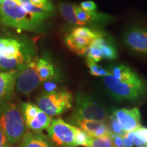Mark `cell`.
Masks as SVG:
<instances>
[{
	"label": "cell",
	"instance_id": "1",
	"mask_svg": "<svg viewBox=\"0 0 147 147\" xmlns=\"http://www.w3.org/2000/svg\"><path fill=\"white\" fill-rule=\"evenodd\" d=\"M46 20L27 12L15 0H2L0 3V22L5 26L39 32Z\"/></svg>",
	"mask_w": 147,
	"mask_h": 147
},
{
	"label": "cell",
	"instance_id": "2",
	"mask_svg": "<svg viewBox=\"0 0 147 147\" xmlns=\"http://www.w3.org/2000/svg\"><path fill=\"white\" fill-rule=\"evenodd\" d=\"M0 126L12 146L21 142L27 132L21 106L9 98L0 102Z\"/></svg>",
	"mask_w": 147,
	"mask_h": 147
},
{
	"label": "cell",
	"instance_id": "3",
	"mask_svg": "<svg viewBox=\"0 0 147 147\" xmlns=\"http://www.w3.org/2000/svg\"><path fill=\"white\" fill-rule=\"evenodd\" d=\"M104 83L110 94L121 101L138 100L147 93L146 82L140 75L128 80H117L108 73L104 77Z\"/></svg>",
	"mask_w": 147,
	"mask_h": 147
},
{
	"label": "cell",
	"instance_id": "4",
	"mask_svg": "<svg viewBox=\"0 0 147 147\" xmlns=\"http://www.w3.org/2000/svg\"><path fill=\"white\" fill-rule=\"evenodd\" d=\"M37 106L50 117L61 115L72 106L73 96L65 90L45 92L36 99Z\"/></svg>",
	"mask_w": 147,
	"mask_h": 147
},
{
	"label": "cell",
	"instance_id": "5",
	"mask_svg": "<svg viewBox=\"0 0 147 147\" xmlns=\"http://www.w3.org/2000/svg\"><path fill=\"white\" fill-rule=\"evenodd\" d=\"M108 117L106 110L88 95L81 93L77 95L71 121L84 119L106 122Z\"/></svg>",
	"mask_w": 147,
	"mask_h": 147
},
{
	"label": "cell",
	"instance_id": "6",
	"mask_svg": "<svg viewBox=\"0 0 147 147\" xmlns=\"http://www.w3.org/2000/svg\"><path fill=\"white\" fill-rule=\"evenodd\" d=\"M47 130L48 138L55 146L77 147L74 140V126L67 123L62 119L52 120Z\"/></svg>",
	"mask_w": 147,
	"mask_h": 147
},
{
	"label": "cell",
	"instance_id": "7",
	"mask_svg": "<svg viewBox=\"0 0 147 147\" xmlns=\"http://www.w3.org/2000/svg\"><path fill=\"white\" fill-rule=\"evenodd\" d=\"M37 60L32 59L20 69L15 87L19 93L29 95L42 83L36 67Z\"/></svg>",
	"mask_w": 147,
	"mask_h": 147
},
{
	"label": "cell",
	"instance_id": "8",
	"mask_svg": "<svg viewBox=\"0 0 147 147\" xmlns=\"http://www.w3.org/2000/svg\"><path fill=\"white\" fill-rule=\"evenodd\" d=\"M125 42L134 53L147 55V27H133L127 32Z\"/></svg>",
	"mask_w": 147,
	"mask_h": 147
},
{
	"label": "cell",
	"instance_id": "9",
	"mask_svg": "<svg viewBox=\"0 0 147 147\" xmlns=\"http://www.w3.org/2000/svg\"><path fill=\"white\" fill-rule=\"evenodd\" d=\"M113 114L122 128L127 132L134 131L141 126L140 113L138 108L131 109L121 108L115 110Z\"/></svg>",
	"mask_w": 147,
	"mask_h": 147
},
{
	"label": "cell",
	"instance_id": "10",
	"mask_svg": "<svg viewBox=\"0 0 147 147\" xmlns=\"http://www.w3.org/2000/svg\"><path fill=\"white\" fill-rule=\"evenodd\" d=\"M87 133L91 138H100L106 136H110V132L106 122L91 120H76L73 121Z\"/></svg>",
	"mask_w": 147,
	"mask_h": 147
},
{
	"label": "cell",
	"instance_id": "11",
	"mask_svg": "<svg viewBox=\"0 0 147 147\" xmlns=\"http://www.w3.org/2000/svg\"><path fill=\"white\" fill-rule=\"evenodd\" d=\"M20 69L0 72V102L9 98L13 93Z\"/></svg>",
	"mask_w": 147,
	"mask_h": 147
},
{
	"label": "cell",
	"instance_id": "12",
	"mask_svg": "<svg viewBox=\"0 0 147 147\" xmlns=\"http://www.w3.org/2000/svg\"><path fill=\"white\" fill-rule=\"evenodd\" d=\"M18 147H55L48 137L42 133L27 131Z\"/></svg>",
	"mask_w": 147,
	"mask_h": 147
},
{
	"label": "cell",
	"instance_id": "13",
	"mask_svg": "<svg viewBox=\"0 0 147 147\" xmlns=\"http://www.w3.org/2000/svg\"><path fill=\"white\" fill-rule=\"evenodd\" d=\"M93 42V40L73 36L71 34L67 35L65 39V43L67 47L73 53L79 55H85L87 49L92 45Z\"/></svg>",
	"mask_w": 147,
	"mask_h": 147
},
{
	"label": "cell",
	"instance_id": "14",
	"mask_svg": "<svg viewBox=\"0 0 147 147\" xmlns=\"http://www.w3.org/2000/svg\"><path fill=\"white\" fill-rule=\"evenodd\" d=\"M32 59L29 55H25L23 51L10 58L0 57V69L5 71L20 69Z\"/></svg>",
	"mask_w": 147,
	"mask_h": 147
},
{
	"label": "cell",
	"instance_id": "15",
	"mask_svg": "<svg viewBox=\"0 0 147 147\" xmlns=\"http://www.w3.org/2000/svg\"><path fill=\"white\" fill-rule=\"evenodd\" d=\"M74 11L77 19L78 20L81 25H85L87 24L95 23V22L105 21L110 18V16L105 14L99 13L97 12H86L76 5H75Z\"/></svg>",
	"mask_w": 147,
	"mask_h": 147
},
{
	"label": "cell",
	"instance_id": "16",
	"mask_svg": "<svg viewBox=\"0 0 147 147\" xmlns=\"http://www.w3.org/2000/svg\"><path fill=\"white\" fill-rule=\"evenodd\" d=\"M22 51V44L16 40L0 38V57L10 58Z\"/></svg>",
	"mask_w": 147,
	"mask_h": 147
},
{
	"label": "cell",
	"instance_id": "17",
	"mask_svg": "<svg viewBox=\"0 0 147 147\" xmlns=\"http://www.w3.org/2000/svg\"><path fill=\"white\" fill-rule=\"evenodd\" d=\"M52 120V117L40 110L36 117L25 125L27 128L31 130V131L41 133L43 130L47 129L50 126Z\"/></svg>",
	"mask_w": 147,
	"mask_h": 147
},
{
	"label": "cell",
	"instance_id": "18",
	"mask_svg": "<svg viewBox=\"0 0 147 147\" xmlns=\"http://www.w3.org/2000/svg\"><path fill=\"white\" fill-rule=\"evenodd\" d=\"M37 71L42 82L53 78L55 76L54 65L45 58L38 59L36 61Z\"/></svg>",
	"mask_w": 147,
	"mask_h": 147
},
{
	"label": "cell",
	"instance_id": "19",
	"mask_svg": "<svg viewBox=\"0 0 147 147\" xmlns=\"http://www.w3.org/2000/svg\"><path fill=\"white\" fill-rule=\"evenodd\" d=\"M74 8L75 5L71 3L62 1L59 3V10L62 17L65 21L71 25L82 26L81 24L77 19Z\"/></svg>",
	"mask_w": 147,
	"mask_h": 147
},
{
	"label": "cell",
	"instance_id": "20",
	"mask_svg": "<svg viewBox=\"0 0 147 147\" xmlns=\"http://www.w3.org/2000/svg\"><path fill=\"white\" fill-rule=\"evenodd\" d=\"M108 71L117 80H128L135 78L139 75L129 67L124 65L112 66L110 69H108Z\"/></svg>",
	"mask_w": 147,
	"mask_h": 147
},
{
	"label": "cell",
	"instance_id": "21",
	"mask_svg": "<svg viewBox=\"0 0 147 147\" xmlns=\"http://www.w3.org/2000/svg\"><path fill=\"white\" fill-rule=\"evenodd\" d=\"M21 108L25 124L34 119L40 110L38 106L26 102L22 103L21 104Z\"/></svg>",
	"mask_w": 147,
	"mask_h": 147
},
{
	"label": "cell",
	"instance_id": "22",
	"mask_svg": "<svg viewBox=\"0 0 147 147\" xmlns=\"http://www.w3.org/2000/svg\"><path fill=\"white\" fill-rule=\"evenodd\" d=\"M70 34H72L73 36L82 37V38H87V39H89L93 40V41H94L97 38H98L101 35L100 33L93 32V31L91 30L89 28L82 26L77 27L76 28H74L71 31Z\"/></svg>",
	"mask_w": 147,
	"mask_h": 147
},
{
	"label": "cell",
	"instance_id": "23",
	"mask_svg": "<svg viewBox=\"0 0 147 147\" xmlns=\"http://www.w3.org/2000/svg\"><path fill=\"white\" fill-rule=\"evenodd\" d=\"M106 124H107L108 127L109 129L110 134H116V135H119L123 137L127 133L122 128V127L119 124L117 119L116 118L115 116L113 114L111 116L108 117Z\"/></svg>",
	"mask_w": 147,
	"mask_h": 147
},
{
	"label": "cell",
	"instance_id": "24",
	"mask_svg": "<svg viewBox=\"0 0 147 147\" xmlns=\"http://www.w3.org/2000/svg\"><path fill=\"white\" fill-rule=\"evenodd\" d=\"M86 147H115L109 136L100 138H89Z\"/></svg>",
	"mask_w": 147,
	"mask_h": 147
},
{
	"label": "cell",
	"instance_id": "25",
	"mask_svg": "<svg viewBox=\"0 0 147 147\" xmlns=\"http://www.w3.org/2000/svg\"><path fill=\"white\" fill-rule=\"evenodd\" d=\"M89 136L80 127H74V140L77 146H87L89 142Z\"/></svg>",
	"mask_w": 147,
	"mask_h": 147
},
{
	"label": "cell",
	"instance_id": "26",
	"mask_svg": "<svg viewBox=\"0 0 147 147\" xmlns=\"http://www.w3.org/2000/svg\"><path fill=\"white\" fill-rule=\"evenodd\" d=\"M85 55L87 56V59L94 61L95 63L100 61L103 59L101 48L98 46L93 45V44H92L87 49Z\"/></svg>",
	"mask_w": 147,
	"mask_h": 147
},
{
	"label": "cell",
	"instance_id": "27",
	"mask_svg": "<svg viewBox=\"0 0 147 147\" xmlns=\"http://www.w3.org/2000/svg\"><path fill=\"white\" fill-rule=\"evenodd\" d=\"M87 66L89 69L90 74L94 76L105 77L108 74V70H106L102 66L97 65V63L92 61L91 60L87 59Z\"/></svg>",
	"mask_w": 147,
	"mask_h": 147
},
{
	"label": "cell",
	"instance_id": "28",
	"mask_svg": "<svg viewBox=\"0 0 147 147\" xmlns=\"http://www.w3.org/2000/svg\"><path fill=\"white\" fill-rule=\"evenodd\" d=\"M100 48L101 51H102L103 59L108 60H113L117 59V52L115 48L113 46L108 44V42L102 46Z\"/></svg>",
	"mask_w": 147,
	"mask_h": 147
},
{
	"label": "cell",
	"instance_id": "29",
	"mask_svg": "<svg viewBox=\"0 0 147 147\" xmlns=\"http://www.w3.org/2000/svg\"><path fill=\"white\" fill-rule=\"evenodd\" d=\"M29 1L35 6L44 9L53 14L54 13L55 7L51 0H29Z\"/></svg>",
	"mask_w": 147,
	"mask_h": 147
},
{
	"label": "cell",
	"instance_id": "30",
	"mask_svg": "<svg viewBox=\"0 0 147 147\" xmlns=\"http://www.w3.org/2000/svg\"><path fill=\"white\" fill-rule=\"evenodd\" d=\"M135 132L129 131L123 137V147H133Z\"/></svg>",
	"mask_w": 147,
	"mask_h": 147
},
{
	"label": "cell",
	"instance_id": "31",
	"mask_svg": "<svg viewBox=\"0 0 147 147\" xmlns=\"http://www.w3.org/2000/svg\"><path fill=\"white\" fill-rule=\"evenodd\" d=\"M79 7L81 9H82L83 10L89 12H96L97 9L96 3H95L94 1H82V2L80 3V6Z\"/></svg>",
	"mask_w": 147,
	"mask_h": 147
},
{
	"label": "cell",
	"instance_id": "32",
	"mask_svg": "<svg viewBox=\"0 0 147 147\" xmlns=\"http://www.w3.org/2000/svg\"><path fill=\"white\" fill-rule=\"evenodd\" d=\"M136 136L147 144V128L140 126L134 131Z\"/></svg>",
	"mask_w": 147,
	"mask_h": 147
},
{
	"label": "cell",
	"instance_id": "33",
	"mask_svg": "<svg viewBox=\"0 0 147 147\" xmlns=\"http://www.w3.org/2000/svg\"><path fill=\"white\" fill-rule=\"evenodd\" d=\"M0 147H12L0 126Z\"/></svg>",
	"mask_w": 147,
	"mask_h": 147
},
{
	"label": "cell",
	"instance_id": "34",
	"mask_svg": "<svg viewBox=\"0 0 147 147\" xmlns=\"http://www.w3.org/2000/svg\"><path fill=\"white\" fill-rule=\"evenodd\" d=\"M110 138L113 140L115 147H123V137L116 134H110Z\"/></svg>",
	"mask_w": 147,
	"mask_h": 147
},
{
	"label": "cell",
	"instance_id": "35",
	"mask_svg": "<svg viewBox=\"0 0 147 147\" xmlns=\"http://www.w3.org/2000/svg\"><path fill=\"white\" fill-rule=\"evenodd\" d=\"M45 89L46 90V92H51L57 90V85L56 84L51 81V80L45 81Z\"/></svg>",
	"mask_w": 147,
	"mask_h": 147
},
{
	"label": "cell",
	"instance_id": "36",
	"mask_svg": "<svg viewBox=\"0 0 147 147\" xmlns=\"http://www.w3.org/2000/svg\"><path fill=\"white\" fill-rule=\"evenodd\" d=\"M134 144L137 147H147V144L146 143H144L137 136H136V135L135 138H134Z\"/></svg>",
	"mask_w": 147,
	"mask_h": 147
},
{
	"label": "cell",
	"instance_id": "37",
	"mask_svg": "<svg viewBox=\"0 0 147 147\" xmlns=\"http://www.w3.org/2000/svg\"><path fill=\"white\" fill-rule=\"evenodd\" d=\"M1 1H2V0H0V3H1Z\"/></svg>",
	"mask_w": 147,
	"mask_h": 147
}]
</instances>
